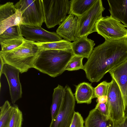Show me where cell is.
Here are the masks:
<instances>
[{"instance_id": "1", "label": "cell", "mask_w": 127, "mask_h": 127, "mask_svg": "<svg viewBox=\"0 0 127 127\" xmlns=\"http://www.w3.org/2000/svg\"><path fill=\"white\" fill-rule=\"evenodd\" d=\"M127 59V38L105 40L95 48L84 65L86 76L92 83L97 82L111 69Z\"/></svg>"}, {"instance_id": "2", "label": "cell", "mask_w": 127, "mask_h": 127, "mask_svg": "<svg viewBox=\"0 0 127 127\" xmlns=\"http://www.w3.org/2000/svg\"><path fill=\"white\" fill-rule=\"evenodd\" d=\"M35 42L25 38L23 43L11 50L0 51V55L5 63L18 69L21 73L33 68L36 60L41 50Z\"/></svg>"}, {"instance_id": "3", "label": "cell", "mask_w": 127, "mask_h": 127, "mask_svg": "<svg viewBox=\"0 0 127 127\" xmlns=\"http://www.w3.org/2000/svg\"><path fill=\"white\" fill-rule=\"evenodd\" d=\"M72 51L55 49L41 50L33 68L55 77L62 74L73 56Z\"/></svg>"}, {"instance_id": "4", "label": "cell", "mask_w": 127, "mask_h": 127, "mask_svg": "<svg viewBox=\"0 0 127 127\" xmlns=\"http://www.w3.org/2000/svg\"><path fill=\"white\" fill-rule=\"evenodd\" d=\"M14 5L21 12L22 25L41 27L45 21L42 0H20Z\"/></svg>"}, {"instance_id": "5", "label": "cell", "mask_w": 127, "mask_h": 127, "mask_svg": "<svg viewBox=\"0 0 127 127\" xmlns=\"http://www.w3.org/2000/svg\"><path fill=\"white\" fill-rule=\"evenodd\" d=\"M45 21L48 29L60 24L67 17L70 2L68 0H42Z\"/></svg>"}, {"instance_id": "6", "label": "cell", "mask_w": 127, "mask_h": 127, "mask_svg": "<svg viewBox=\"0 0 127 127\" xmlns=\"http://www.w3.org/2000/svg\"><path fill=\"white\" fill-rule=\"evenodd\" d=\"M123 24L111 15L103 17L97 21L96 32L105 40H118L127 38V29Z\"/></svg>"}, {"instance_id": "7", "label": "cell", "mask_w": 127, "mask_h": 127, "mask_svg": "<svg viewBox=\"0 0 127 127\" xmlns=\"http://www.w3.org/2000/svg\"><path fill=\"white\" fill-rule=\"evenodd\" d=\"M75 99L72 90L67 85L64 88V93L59 111L52 120L49 127H70L74 115Z\"/></svg>"}, {"instance_id": "8", "label": "cell", "mask_w": 127, "mask_h": 127, "mask_svg": "<svg viewBox=\"0 0 127 127\" xmlns=\"http://www.w3.org/2000/svg\"><path fill=\"white\" fill-rule=\"evenodd\" d=\"M105 9L101 0H96L92 6L79 18L78 35L79 38L87 36L96 32V25L98 20L102 17Z\"/></svg>"}, {"instance_id": "9", "label": "cell", "mask_w": 127, "mask_h": 127, "mask_svg": "<svg viewBox=\"0 0 127 127\" xmlns=\"http://www.w3.org/2000/svg\"><path fill=\"white\" fill-rule=\"evenodd\" d=\"M106 95L109 117L114 122L121 120L125 116V108L119 88L113 78Z\"/></svg>"}, {"instance_id": "10", "label": "cell", "mask_w": 127, "mask_h": 127, "mask_svg": "<svg viewBox=\"0 0 127 127\" xmlns=\"http://www.w3.org/2000/svg\"><path fill=\"white\" fill-rule=\"evenodd\" d=\"M22 34L26 40L34 42L45 43L62 40V37L56 32L48 31L41 27L24 25L21 26Z\"/></svg>"}, {"instance_id": "11", "label": "cell", "mask_w": 127, "mask_h": 127, "mask_svg": "<svg viewBox=\"0 0 127 127\" xmlns=\"http://www.w3.org/2000/svg\"><path fill=\"white\" fill-rule=\"evenodd\" d=\"M20 72L16 68L6 64H4L2 74L5 75L7 80L11 102L14 104L22 97V86L19 77Z\"/></svg>"}, {"instance_id": "12", "label": "cell", "mask_w": 127, "mask_h": 127, "mask_svg": "<svg viewBox=\"0 0 127 127\" xmlns=\"http://www.w3.org/2000/svg\"><path fill=\"white\" fill-rule=\"evenodd\" d=\"M79 18L70 14L59 25L56 33L68 41H75L79 39L78 35Z\"/></svg>"}, {"instance_id": "13", "label": "cell", "mask_w": 127, "mask_h": 127, "mask_svg": "<svg viewBox=\"0 0 127 127\" xmlns=\"http://www.w3.org/2000/svg\"><path fill=\"white\" fill-rule=\"evenodd\" d=\"M108 72L119 88L126 108L127 100V59Z\"/></svg>"}, {"instance_id": "14", "label": "cell", "mask_w": 127, "mask_h": 127, "mask_svg": "<svg viewBox=\"0 0 127 127\" xmlns=\"http://www.w3.org/2000/svg\"><path fill=\"white\" fill-rule=\"evenodd\" d=\"M85 127H114V121L95 108L91 110L84 121Z\"/></svg>"}, {"instance_id": "15", "label": "cell", "mask_w": 127, "mask_h": 127, "mask_svg": "<svg viewBox=\"0 0 127 127\" xmlns=\"http://www.w3.org/2000/svg\"><path fill=\"white\" fill-rule=\"evenodd\" d=\"M95 44L94 41L87 36L80 38L71 43L72 52L74 55L88 59L92 54Z\"/></svg>"}, {"instance_id": "16", "label": "cell", "mask_w": 127, "mask_h": 127, "mask_svg": "<svg viewBox=\"0 0 127 127\" xmlns=\"http://www.w3.org/2000/svg\"><path fill=\"white\" fill-rule=\"evenodd\" d=\"M110 15L127 28V0H108Z\"/></svg>"}, {"instance_id": "17", "label": "cell", "mask_w": 127, "mask_h": 127, "mask_svg": "<svg viewBox=\"0 0 127 127\" xmlns=\"http://www.w3.org/2000/svg\"><path fill=\"white\" fill-rule=\"evenodd\" d=\"M75 87L74 97L78 103L90 104L92 99L95 98L94 88L91 84L84 82L75 86Z\"/></svg>"}, {"instance_id": "18", "label": "cell", "mask_w": 127, "mask_h": 127, "mask_svg": "<svg viewBox=\"0 0 127 127\" xmlns=\"http://www.w3.org/2000/svg\"><path fill=\"white\" fill-rule=\"evenodd\" d=\"M96 0H71L68 14L79 18L87 11Z\"/></svg>"}, {"instance_id": "19", "label": "cell", "mask_w": 127, "mask_h": 127, "mask_svg": "<svg viewBox=\"0 0 127 127\" xmlns=\"http://www.w3.org/2000/svg\"><path fill=\"white\" fill-rule=\"evenodd\" d=\"M64 93V88L58 85L54 89L52 95V102L51 107L52 120L58 113L61 106Z\"/></svg>"}, {"instance_id": "20", "label": "cell", "mask_w": 127, "mask_h": 127, "mask_svg": "<svg viewBox=\"0 0 127 127\" xmlns=\"http://www.w3.org/2000/svg\"><path fill=\"white\" fill-rule=\"evenodd\" d=\"M22 13L18 9L14 14L0 21V34L9 28L13 26L22 24Z\"/></svg>"}, {"instance_id": "21", "label": "cell", "mask_w": 127, "mask_h": 127, "mask_svg": "<svg viewBox=\"0 0 127 127\" xmlns=\"http://www.w3.org/2000/svg\"><path fill=\"white\" fill-rule=\"evenodd\" d=\"M36 43L41 50L55 49L72 51L71 43L65 39L51 42Z\"/></svg>"}, {"instance_id": "22", "label": "cell", "mask_w": 127, "mask_h": 127, "mask_svg": "<svg viewBox=\"0 0 127 127\" xmlns=\"http://www.w3.org/2000/svg\"><path fill=\"white\" fill-rule=\"evenodd\" d=\"M0 109V127H7L12 115L13 106L6 100Z\"/></svg>"}, {"instance_id": "23", "label": "cell", "mask_w": 127, "mask_h": 127, "mask_svg": "<svg viewBox=\"0 0 127 127\" xmlns=\"http://www.w3.org/2000/svg\"><path fill=\"white\" fill-rule=\"evenodd\" d=\"M20 25L11 27L0 34V43L10 39L24 38L22 36Z\"/></svg>"}, {"instance_id": "24", "label": "cell", "mask_w": 127, "mask_h": 127, "mask_svg": "<svg viewBox=\"0 0 127 127\" xmlns=\"http://www.w3.org/2000/svg\"><path fill=\"white\" fill-rule=\"evenodd\" d=\"M13 111L10 121L7 127H22L23 115L18 106L14 104Z\"/></svg>"}, {"instance_id": "25", "label": "cell", "mask_w": 127, "mask_h": 127, "mask_svg": "<svg viewBox=\"0 0 127 127\" xmlns=\"http://www.w3.org/2000/svg\"><path fill=\"white\" fill-rule=\"evenodd\" d=\"M17 10L13 3L7 2L0 5V21L15 14Z\"/></svg>"}, {"instance_id": "26", "label": "cell", "mask_w": 127, "mask_h": 127, "mask_svg": "<svg viewBox=\"0 0 127 127\" xmlns=\"http://www.w3.org/2000/svg\"><path fill=\"white\" fill-rule=\"evenodd\" d=\"M24 38H16L6 40L0 43L1 51L6 52L12 50L20 45Z\"/></svg>"}, {"instance_id": "27", "label": "cell", "mask_w": 127, "mask_h": 127, "mask_svg": "<svg viewBox=\"0 0 127 127\" xmlns=\"http://www.w3.org/2000/svg\"><path fill=\"white\" fill-rule=\"evenodd\" d=\"M84 58L73 55L68 63L65 69V70L72 71L82 69L84 70V65L83 64Z\"/></svg>"}, {"instance_id": "28", "label": "cell", "mask_w": 127, "mask_h": 127, "mask_svg": "<svg viewBox=\"0 0 127 127\" xmlns=\"http://www.w3.org/2000/svg\"><path fill=\"white\" fill-rule=\"evenodd\" d=\"M110 82L103 81L99 84L94 88L95 98L107 95L109 86Z\"/></svg>"}, {"instance_id": "29", "label": "cell", "mask_w": 127, "mask_h": 127, "mask_svg": "<svg viewBox=\"0 0 127 127\" xmlns=\"http://www.w3.org/2000/svg\"><path fill=\"white\" fill-rule=\"evenodd\" d=\"M84 121L81 114L75 112L70 127H84Z\"/></svg>"}, {"instance_id": "30", "label": "cell", "mask_w": 127, "mask_h": 127, "mask_svg": "<svg viewBox=\"0 0 127 127\" xmlns=\"http://www.w3.org/2000/svg\"><path fill=\"white\" fill-rule=\"evenodd\" d=\"M95 108L102 114L109 117L107 102L104 103H97Z\"/></svg>"}, {"instance_id": "31", "label": "cell", "mask_w": 127, "mask_h": 127, "mask_svg": "<svg viewBox=\"0 0 127 127\" xmlns=\"http://www.w3.org/2000/svg\"><path fill=\"white\" fill-rule=\"evenodd\" d=\"M107 95L102 96L97 98L96 101L97 103H104L107 102Z\"/></svg>"}, {"instance_id": "32", "label": "cell", "mask_w": 127, "mask_h": 127, "mask_svg": "<svg viewBox=\"0 0 127 127\" xmlns=\"http://www.w3.org/2000/svg\"><path fill=\"white\" fill-rule=\"evenodd\" d=\"M114 127H126L123 124V118L118 121L114 122Z\"/></svg>"}, {"instance_id": "33", "label": "cell", "mask_w": 127, "mask_h": 127, "mask_svg": "<svg viewBox=\"0 0 127 127\" xmlns=\"http://www.w3.org/2000/svg\"><path fill=\"white\" fill-rule=\"evenodd\" d=\"M0 78H1V75L2 74L3 68L4 64H5L2 57L0 55Z\"/></svg>"}, {"instance_id": "34", "label": "cell", "mask_w": 127, "mask_h": 127, "mask_svg": "<svg viewBox=\"0 0 127 127\" xmlns=\"http://www.w3.org/2000/svg\"><path fill=\"white\" fill-rule=\"evenodd\" d=\"M123 124L126 127H127V117L125 116L123 118Z\"/></svg>"}, {"instance_id": "35", "label": "cell", "mask_w": 127, "mask_h": 127, "mask_svg": "<svg viewBox=\"0 0 127 127\" xmlns=\"http://www.w3.org/2000/svg\"><path fill=\"white\" fill-rule=\"evenodd\" d=\"M125 116L127 117V100L125 111Z\"/></svg>"}]
</instances>
